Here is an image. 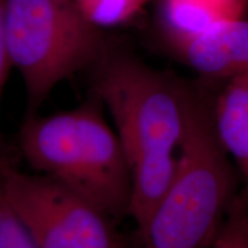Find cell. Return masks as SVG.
<instances>
[{"instance_id":"8992f818","label":"cell","mask_w":248,"mask_h":248,"mask_svg":"<svg viewBox=\"0 0 248 248\" xmlns=\"http://www.w3.org/2000/svg\"><path fill=\"white\" fill-rule=\"evenodd\" d=\"M160 42L201 78L224 83L248 75V21L229 18L194 35L164 37Z\"/></svg>"},{"instance_id":"6da1fadb","label":"cell","mask_w":248,"mask_h":248,"mask_svg":"<svg viewBox=\"0 0 248 248\" xmlns=\"http://www.w3.org/2000/svg\"><path fill=\"white\" fill-rule=\"evenodd\" d=\"M97 95L69 110L26 114L18 146L36 171L88 200L117 223L128 216L131 175Z\"/></svg>"},{"instance_id":"7c38bea8","label":"cell","mask_w":248,"mask_h":248,"mask_svg":"<svg viewBox=\"0 0 248 248\" xmlns=\"http://www.w3.org/2000/svg\"><path fill=\"white\" fill-rule=\"evenodd\" d=\"M206 1L218 8L226 18H235L246 0H206Z\"/></svg>"},{"instance_id":"8fae6325","label":"cell","mask_w":248,"mask_h":248,"mask_svg":"<svg viewBox=\"0 0 248 248\" xmlns=\"http://www.w3.org/2000/svg\"><path fill=\"white\" fill-rule=\"evenodd\" d=\"M11 59H9L7 45H6L5 32H4V24H2V0H0V104H1V97L4 93V88L7 80L9 70L12 69ZM1 148L2 140L1 135H0V162L4 161L1 156Z\"/></svg>"},{"instance_id":"9c48e42d","label":"cell","mask_w":248,"mask_h":248,"mask_svg":"<svg viewBox=\"0 0 248 248\" xmlns=\"http://www.w3.org/2000/svg\"><path fill=\"white\" fill-rule=\"evenodd\" d=\"M212 248H248V201L235 195Z\"/></svg>"},{"instance_id":"ba28073f","label":"cell","mask_w":248,"mask_h":248,"mask_svg":"<svg viewBox=\"0 0 248 248\" xmlns=\"http://www.w3.org/2000/svg\"><path fill=\"white\" fill-rule=\"evenodd\" d=\"M86 20L95 27H116L128 23L153 0H71Z\"/></svg>"},{"instance_id":"52a82bcc","label":"cell","mask_w":248,"mask_h":248,"mask_svg":"<svg viewBox=\"0 0 248 248\" xmlns=\"http://www.w3.org/2000/svg\"><path fill=\"white\" fill-rule=\"evenodd\" d=\"M217 139L233 161L248 201V75L224 82L213 102Z\"/></svg>"},{"instance_id":"277c9868","label":"cell","mask_w":248,"mask_h":248,"mask_svg":"<svg viewBox=\"0 0 248 248\" xmlns=\"http://www.w3.org/2000/svg\"><path fill=\"white\" fill-rule=\"evenodd\" d=\"M2 24L12 67L22 77L27 114L61 82L97 62L110 39L71 0H2Z\"/></svg>"},{"instance_id":"3957f363","label":"cell","mask_w":248,"mask_h":248,"mask_svg":"<svg viewBox=\"0 0 248 248\" xmlns=\"http://www.w3.org/2000/svg\"><path fill=\"white\" fill-rule=\"evenodd\" d=\"M89 70L91 92L109 111L130 169L175 159L201 78L154 69L111 40Z\"/></svg>"},{"instance_id":"30bf717a","label":"cell","mask_w":248,"mask_h":248,"mask_svg":"<svg viewBox=\"0 0 248 248\" xmlns=\"http://www.w3.org/2000/svg\"><path fill=\"white\" fill-rule=\"evenodd\" d=\"M0 248H39L0 192Z\"/></svg>"},{"instance_id":"5b68a950","label":"cell","mask_w":248,"mask_h":248,"mask_svg":"<svg viewBox=\"0 0 248 248\" xmlns=\"http://www.w3.org/2000/svg\"><path fill=\"white\" fill-rule=\"evenodd\" d=\"M0 192L39 248H124L109 216L42 173L2 161Z\"/></svg>"},{"instance_id":"7a4b0ae2","label":"cell","mask_w":248,"mask_h":248,"mask_svg":"<svg viewBox=\"0 0 248 248\" xmlns=\"http://www.w3.org/2000/svg\"><path fill=\"white\" fill-rule=\"evenodd\" d=\"M217 84L201 78L188 109L171 185L138 233L144 248L210 247L235 197L234 170L213 123V88Z\"/></svg>"}]
</instances>
